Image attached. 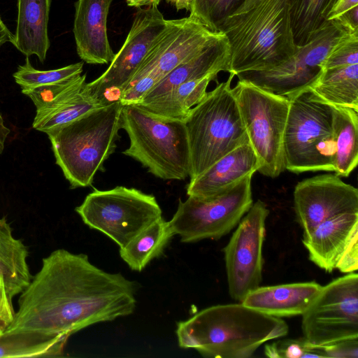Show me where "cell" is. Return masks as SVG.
<instances>
[{
  "mask_svg": "<svg viewBox=\"0 0 358 358\" xmlns=\"http://www.w3.org/2000/svg\"><path fill=\"white\" fill-rule=\"evenodd\" d=\"M136 291L134 282L101 270L87 255L58 249L42 259L41 269L20 293L5 332L69 339L90 325L132 314Z\"/></svg>",
  "mask_w": 358,
  "mask_h": 358,
  "instance_id": "1",
  "label": "cell"
},
{
  "mask_svg": "<svg viewBox=\"0 0 358 358\" xmlns=\"http://www.w3.org/2000/svg\"><path fill=\"white\" fill-rule=\"evenodd\" d=\"M280 317L240 303L215 305L177 323L181 348L194 349L205 357L248 358L264 343L288 334Z\"/></svg>",
  "mask_w": 358,
  "mask_h": 358,
  "instance_id": "2",
  "label": "cell"
},
{
  "mask_svg": "<svg viewBox=\"0 0 358 358\" xmlns=\"http://www.w3.org/2000/svg\"><path fill=\"white\" fill-rule=\"evenodd\" d=\"M217 31L229 42V73L274 67L293 55L295 43L289 0H258L245 13L231 15Z\"/></svg>",
  "mask_w": 358,
  "mask_h": 358,
  "instance_id": "3",
  "label": "cell"
},
{
  "mask_svg": "<svg viewBox=\"0 0 358 358\" xmlns=\"http://www.w3.org/2000/svg\"><path fill=\"white\" fill-rule=\"evenodd\" d=\"M123 105L113 101L48 134L56 164L72 189L90 186L120 138Z\"/></svg>",
  "mask_w": 358,
  "mask_h": 358,
  "instance_id": "4",
  "label": "cell"
},
{
  "mask_svg": "<svg viewBox=\"0 0 358 358\" xmlns=\"http://www.w3.org/2000/svg\"><path fill=\"white\" fill-rule=\"evenodd\" d=\"M229 73L190 109L184 119L190 153L192 180L221 157L249 142Z\"/></svg>",
  "mask_w": 358,
  "mask_h": 358,
  "instance_id": "5",
  "label": "cell"
},
{
  "mask_svg": "<svg viewBox=\"0 0 358 358\" xmlns=\"http://www.w3.org/2000/svg\"><path fill=\"white\" fill-rule=\"evenodd\" d=\"M287 98L282 141L285 169L294 173L334 172L333 106L310 87Z\"/></svg>",
  "mask_w": 358,
  "mask_h": 358,
  "instance_id": "6",
  "label": "cell"
},
{
  "mask_svg": "<svg viewBox=\"0 0 358 358\" xmlns=\"http://www.w3.org/2000/svg\"><path fill=\"white\" fill-rule=\"evenodd\" d=\"M121 122L129 138L124 155L157 178L182 180L189 177L190 153L184 120L162 118L136 105H124Z\"/></svg>",
  "mask_w": 358,
  "mask_h": 358,
  "instance_id": "7",
  "label": "cell"
},
{
  "mask_svg": "<svg viewBox=\"0 0 358 358\" xmlns=\"http://www.w3.org/2000/svg\"><path fill=\"white\" fill-rule=\"evenodd\" d=\"M75 210L86 225L101 231L120 248L162 217L155 196L124 186L94 189Z\"/></svg>",
  "mask_w": 358,
  "mask_h": 358,
  "instance_id": "8",
  "label": "cell"
},
{
  "mask_svg": "<svg viewBox=\"0 0 358 358\" xmlns=\"http://www.w3.org/2000/svg\"><path fill=\"white\" fill-rule=\"evenodd\" d=\"M232 90L249 143L260 163L258 171L266 177L277 178L285 170L282 141L288 98L239 80Z\"/></svg>",
  "mask_w": 358,
  "mask_h": 358,
  "instance_id": "9",
  "label": "cell"
},
{
  "mask_svg": "<svg viewBox=\"0 0 358 358\" xmlns=\"http://www.w3.org/2000/svg\"><path fill=\"white\" fill-rule=\"evenodd\" d=\"M252 175L248 176L221 193L208 198L188 196L179 200L178 208L169 224L182 243L203 239H219L229 233L253 203Z\"/></svg>",
  "mask_w": 358,
  "mask_h": 358,
  "instance_id": "10",
  "label": "cell"
},
{
  "mask_svg": "<svg viewBox=\"0 0 358 358\" xmlns=\"http://www.w3.org/2000/svg\"><path fill=\"white\" fill-rule=\"evenodd\" d=\"M303 338L311 347L358 338V275L350 273L325 286L302 315Z\"/></svg>",
  "mask_w": 358,
  "mask_h": 358,
  "instance_id": "11",
  "label": "cell"
},
{
  "mask_svg": "<svg viewBox=\"0 0 358 358\" xmlns=\"http://www.w3.org/2000/svg\"><path fill=\"white\" fill-rule=\"evenodd\" d=\"M346 33L349 32L336 20H330L309 42L297 45L295 53L280 64L268 69L242 72L236 76L239 80L287 97L315 84L327 56Z\"/></svg>",
  "mask_w": 358,
  "mask_h": 358,
  "instance_id": "12",
  "label": "cell"
},
{
  "mask_svg": "<svg viewBox=\"0 0 358 358\" xmlns=\"http://www.w3.org/2000/svg\"><path fill=\"white\" fill-rule=\"evenodd\" d=\"M268 214L264 202L252 203L224 249L229 294L234 300L241 302L260 285Z\"/></svg>",
  "mask_w": 358,
  "mask_h": 358,
  "instance_id": "13",
  "label": "cell"
},
{
  "mask_svg": "<svg viewBox=\"0 0 358 358\" xmlns=\"http://www.w3.org/2000/svg\"><path fill=\"white\" fill-rule=\"evenodd\" d=\"M157 6L140 8L135 13L130 31L108 68L98 78L87 83L99 97L115 101L135 75L155 44L169 27Z\"/></svg>",
  "mask_w": 358,
  "mask_h": 358,
  "instance_id": "14",
  "label": "cell"
},
{
  "mask_svg": "<svg viewBox=\"0 0 358 358\" xmlns=\"http://www.w3.org/2000/svg\"><path fill=\"white\" fill-rule=\"evenodd\" d=\"M294 207L304 237L323 221L345 213H358V189L335 173L318 175L296 184Z\"/></svg>",
  "mask_w": 358,
  "mask_h": 358,
  "instance_id": "15",
  "label": "cell"
},
{
  "mask_svg": "<svg viewBox=\"0 0 358 358\" xmlns=\"http://www.w3.org/2000/svg\"><path fill=\"white\" fill-rule=\"evenodd\" d=\"M225 34L214 32L195 18L189 16L169 20V27L155 44L131 81L150 71L160 80L180 64L195 56Z\"/></svg>",
  "mask_w": 358,
  "mask_h": 358,
  "instance_id": "16",
  "label": "cell"
},
{
  "mask_svg": "<svg viewBox=\"0 0 358 358\" xmlns=\"http://www.w3.org/2000/svg\"><path fill=\"white\" fill-rule=\"evenodd\" d=\"M113 0H78L73 35L80 58L90 64L110 63L114 57L107 34V17Z\"/></svg>",
  "mask_w": 358,
  "mask_h": 358,
  "instance_id": "17",
  "label": "cell"
},
{
  "mask_svg": "<svg viewBox=\"0 0 358 358\" xmlns=\"http://www.w3.org/2000/svg\"><path fill=\"white\" fill-rule=\"evenodd\" d=\"M260 163L254 150L245 143L210 166L187 186L188 196L208 198L221 193L258 171Z\"/></svg>",
  "mask_w": 358,
  "mask_h": 358,
  "instance_id": "18",
  "label": "cell"
},
{
  "mask_svg": "<svg viewBox=\"0 0 358 358\" xmlns=\"http://www.w3.org/2000/svg\"><path fill=\"white\" fill-rule=\"evenodd\" d=\"M358 234V213H345L319 224L303 237L310 260L328 273L336 266L348 245Z\"/></svg>",
  "mask_w": 358,
  "mask_h": 358,
  "instance_id": "19",
  "label": "cell"
},
{
  "mask_svg": "<svg viewBox=\"0 0 358 358\" xmlns=\"http://www.w3.org/2000/svg\"><path fill=\"white\" fill-rule=\"evenodd\" d=\"M322 287L315 281L258 287L241 303L272 317L302 315Z\"/></svg>",
  "mask_w": 358,
  "mask_h": 358,
  "instance_id": "20",
  "label": "cell"
},
{
  "mask_svg": "<svg viewBox=\"0 0 358 358\" xmlns=\"http://www.w3.org/2000/svg\"><path fill=\"white\" fill-rule=\"evenodd\" d=\"M230 57L229 42L224 35L217 42L175 67L139 103L150 101L183 83L212 73L229 72Z\"/></svg>",
  "mask_w": 358,
  "mask_h": 358,
  "instance_id": "21",
  "label": "cell"
},
{
  "mask_svg": "<svg viewBox=\"0 0 358 358\" xmlns=\"http://www.w3.org/2000/svg\"><path fill=\"white\" fill-rule=\"evenodd\" d=\"M51 0H17V26L12 44L26 57L41 62L50 48L48 23Z\"/></svg>",
  "mask_w": 358,
  "mask_h": 358,
  "instance_id": "22",
  "label": "cell"
},
{
  "mask_svg": "<svg viewBox=\"0 0 358 358\" xmlns=\"http://www.w3.org/2000/svg\"><path fill=\"white\" fill-rule=\"evenodd\" d=\"M111 102L94 94L86 83L49 104L36 109L32 127L46 134Z\"/></svg>",
  "mask_w": 358,
  "mask_h": 358,
  "instance_id": "23",
  "label": "cell"
},
{
  "mask_svg": "<svg viewBox=\"0 0 358 358\" xmlns=\"http://www.w3.org/2000/svg\"><path fill=\"white\" fill-rule=\"evenodd\" d=\"M28 249L16 238L5 217H0V278H3L9 292L20 294L32 279L27 262Z\"/></svg>",
  "mask_w": 358,
  "mask_h": 358,
  "instance_id": "24",
  "label": "cell"
},
{
  "mask_svg": "<svg viewBox=\"0 0 358 358\" xmlns=\"http://www.w3.org/2000/svg\"><path fill=\"white\" fill-rule=\"evenodd\" d=\"M217 76L212 73L183 83L150 101L136 105L157 117L184 120L190 109L203 99L208 84Z\"/></svg>",
  "mask_w": 358,
  "mask_h": 358,
  "instance_id": "25",
  "label": "cell"
},
{
  "mask_svg": "<svg viewBox=\"0 0 358 358\" xmlns=\"http://www.w3.org/2000/svg\"><path fill=\"white\" fill-rule=\"evenodd\" d=\"M334 173L348 177L358 163V110L333 106Z\"/></svg>",
  "mask_w": 358,
  "mask_h": 358,
  "instance_id": "26",
  "label": "cell"
},
{
  "mask_svg": "<svg viewBox=\"0 0 358 358\" xmlns=\"http://www.w3.org/2000/svg\"><path fill=\"white\" fill-rule=\"evenodd\" d=\"M310 88L332 106L358 110V64L322 70Z\"/></svg>",
  "mask_w": 358,
  "mask_h": 358,
  "instance_id": "27",
  "label": "cell"
},
{
  "mask_svg": "<svg viewBox=\"0 0 358 358\" xmlns=\"http://www.w3.org/2000/svg\"><path fill=\"white\" fill-rule=\"evenodd\" d=\"M173 235L169 222L161 217L120 248V256L131 270L141 271L163 253Z\"/></svg>",
  "mask_w": 358,
  "mask_h": 358,
  "instance_id": "28",
  "label": "cell"
},
{
  "mask_svg": "<svg viewBox=\"0 0 358 358\" xmlns=\"http://www.w3.org/2000/svg\"><path fill=\"white\" fill-rule=\"evenodd\" d=\"M67 341L31 332H4L0 335V357H58Z\"/></svg>",
  "mask_w": 358,
  "mask_h": 358,
  "instance_id": "29",
  "label": "cell"
},
{
  "mask_svg": "<svg viewBox=\"0 0 358 358\" xmlns=\"http://www.w3.org/2000/svg\"><path fill=\"white\" fill-rule=\"evenodd\" d=\"M336 0H289L292 27L296 45L309 42L329 21Z\"/></svg>",
  "mask_w": 358,
  "mask_h": 358,
  "instance_id": "30",
  "label": "cell"
},
{
  "mask_svg": "<svg viewBox=\"0 0 358 358\" xmlns=\"http://www.w3.org/2000/svg\"><path fill=\"white\" fill-rule=\"evenodd\" d=\"M83 67V62H78L57 69L41 71L34 69L29 57H26L24 64L19 65L13 76L22 89H33L56 84L80 76Z\"/></svg>",
  "mask_w": 358,
  "mask_h": 358,
  "instance_id": "31",
  "label": "cell"
},
{
  "mask_svg": "<svg viewBox=\"0 0 358 358\" xmlns=\"http://www.w3.org/2000/svg\"><path fill=\"white\" fill-rule=\"evenodd\" d=\"M244 0H194L189 16L209 30L217 31V27L233 14Z\"/></svg>",
  "mask_w": 358,
  "mask_h": 358,
  "instance_id": "32",
  "label": "cell"
},
{
  "mask_svg": "<svg viewBox=\"0 0 358 358\" xmlns=\"http://www.w3.org/2000/svg\"><path fill=\"white\" fill-rule=\"evenodd\" d=\"M264 354L271 358L324 357L319 349L312 348L303 338L280 339L267 344Z\"/></svg>",
  "mask_w": 358,
  "mask_h": 358,
  "instance_id": "33",
  "label": "cell"
},
{
  "mask_svg": "<svg viewBox=\"0 0 358 358\" xmlns=\"http://www.w3.org/2000/svg\"><path fill=\"white\" fill-rule=\"evenodd\" d=\"M358 64V33H346L332 48L322 70Z\"/></svg>",
  "mask_w": 358,
  "mask_h": 358,
  "instance_id": "34",
  "label": "cell"
},
{
  "mask_svg": "<svg viewBox=\"0 0 358 358\" xmlns=\"http://www.w3.org/2000/svg\"><path fill=\"white\" fill-rule=\"evenodd\" d=\"M86 74L53 85L41 86L33 89H22V93L29 96L36 109L41 108L68 91L84 84Z\"/></svg>",
  "mask_w": 358,
  "mask_h": 358,
  "instance_id": "35",
  "label": "cell"
},
{
  "mask_svg": "<svg viewBox=\"0 0 358 358\" xmlns=\"http://www.w3.org/2000/svg\"><path fill=\"white\" fill-rule=\"evenodd\" d=\"M312 348H317L319 349L324 357H358V338L346 340L324 346Z\"/></svg>",
  "mask_w": 358,
  "mask_h": 358,
  "instance_id": "36",
  "label": "cell"
},
{
  "mask_svg": "<svg viewBox=\"0 0 358 358\" xmlns=\"http://www.w3.org/2000/svg\"><path fill=\"white\" fill-rule=\"evenodd\" d=\"M14 296L8 290L3 278H0V335L3 334L14 320Z\"/></svg>",
  "mask_w": 358,
  "mask_h": 358,
  "instance_id": "37",
  "label": "cell"
},
{
  "mask_svg": "<svg viewBox=\"0 0 358 358\" xmlns=\"http://www.w3.org/2000/svg\"><path fill=\"white\" fill-rule=\"evenodd\" d=\"M358 268V234H355L336 266V269L344 273H350Z\"/></svg>",
  "mask_w": 358,
  "mask_h": 358,
  "instance_id": "38",
  "label": "cell"
},
{
  "mask_svg": "<svg viewBox=\"0 0 358 358\" xmlns=\"http://www.w3.org/2000/svg\"><path fill=\"white\" fill-rule=\"evenodd\" d=\"M334 20L349 33H358V6L353 7Z\"/></svg>",
  "mask_w": 358,
  "mask_h": 358,
  "instance_id": "39",
  "label": "cell"
},
{
  "mask_svg": "<svg viewBox=\"0 0 358 358\" xmlns=\"http://www.w3.org/2000/svg\"><path fill=\"white\" fill-rule=\"evenodd\" d=\"M357 6H358V0H336L327 16V21L337 18Z\"/></svg>",
  "mask_w": 358,
  "mask_h": 358,
  "instance_id": "40",
  "label": "cell"
},
{
  "mask_svg": "<svg viewBox=\"0 0 358 358\" xmlns=\"http://www.w3.org/2000/svg\"><path fill=\"white\" fill-rule=\"evenodd\" d=\"M10 132V130L6 126L3 118L0 113V154L4 150L5 143Z\"/></svg>",
  "mask_w": 358,
  "mask_h": 358,
  "instance_id": "41",
  "label": "cell"
},
{
  "mask_svg": "<svg viewBox=\"0 0 358 358\" xmlns=\"http://www.w3.org/2000/svg\"><path fill=\"white\" fill-rule=\"evenodd\" d=\"M162 0H127V6L134 8L143 6H157Z\"/></svg>",
  "mask_w": 358,
  "mask_h": 358,
  "instance_id": "42",
  "label": "cell"
},
{
  "mask_svg": "<svg viewBox=\"0 0 358 358\" xmlns=\"http://www.w3.org/2000/svg\"><path fill=\"white\" fill-rule=\"evenodd\" d=\"M13 36L0 17V46L6 42L12 43Z\"/></svg>",
  "mask_w": 358,
  "mask_h": 358,
  "instance_id": "43",
  "label": "cell"
},
{
  "mask_svg": "<svg viewBox=\"0 0 358 358\" xmlns=\"http://www.w3.org/2000/svg\"><path fill=\"white\" fill-rule=\"evenodd\" d=\"M167 1L172 4L178 10L185 9L189 11L194 0H167Z\"/></svg>",
  "mask_w": 358,
  "mask_h": 358,
  "instance_id": "44",
  "label": "cell"
},
{
  "mask_svg": "<svg viewBox=\"0 0 358 358\" xmlns=\"http://www.w3.org/2000/svg\"><path fill=\"white\" fill-rule=\"evenodd\" d=\"M258 0H244L238 8L231 15L243 13L251 8Z\"/></svg>",
  "mask_w": 358,
  "mask_h": 358,
  "instance_id": "45",
  "label": "cell"
}]
</instances>
